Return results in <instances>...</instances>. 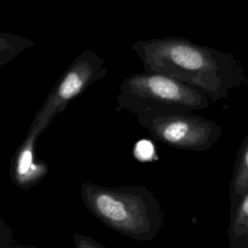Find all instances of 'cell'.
<instances>
[{"label": "cell", "instance_id": "obj_1", "mask_svg": "<svg viewBox=\"0 0 248 248\" xmlns=\"http://www.w3.org/2000/svg\"><path fill=\"white\" fill-rule=\"evenodd\" d=\"M144 72L163 74L203 92L211 103L228 98L232 89L248 84L241 62L232 52L168 36L140 40L131 46Z\"/></svg>", "mask_w": 248, "mask_h": 248}, {"label": "cell", "instance_id": "obj_2", "mask_svg": "<svg viewBox=\"0 0 248 248\" xmlns=\"http://www.w3.org/2000/svg\"><path fill=\"white\" fill-rule=\"evenodd\" d=\"M211 102L202 91L171 77L142 72L122 80L116 95V110L127 109L138 115L147 109L194 111Z\"/></svg>", "mask_w": 248, "mask_h": 248}, {"label": "cell", "instance_id": "obj_3", "mask_svg": "<svg viewBox=\"0 0 248 248\" xmlns=\"http://www.w3.org/2000/svg\"><path fill=\"white\" fill-rule=\"evenodd\" d=\"M137 119L154 140L176 149L205 151L222 135V128L215 121L192 111L147 109Z\"/></svg>", "mask_w": 248, "mask_h": 248}, {"label": "cell", "instance_id": "obj_4", "mask_svg": "<svg viewBox=\"0 0 248 248\" xmlns=\"http://www.w3.org/2000/svg\"><path fill=\"white\" fill-rule=\"evenodd\" d=\"M107 74L108 68L104 59L91 49L83 50L50 89L35 114L25 140L36 141L58 113Z\"/></svg>", "mask_w": 248, "mask_h": 248}, {"label": "cell", "instance_id": "obj_5", "mask_svg": "<svg viewBox=\"0 0 248 248\" xmlns=\"http://www.w3.org/2000/svg\"><path fill=\"white\" fill-rule=\"evenodd\" d=\"M99 214L113 225H123L135 236L153 238L163 225V213L155 197L144 188L124 197V203L109 193H99L94 202Z\"/></svg>", "mask_w": 248, "mask_h": 248}, {"label": "cell", "instance_id": "obj_6", "mask_svg": "<svg viewBox=\"0 0 248 248\" xmlns=\"http://www.w3.org/2000/svg\"><path fill=\"white\" fill-rule=\"evenodd\" d=\"M248 191V135L241 141L232 168L230 184V212L232 213L239 200Z\"/></svg>", "mask_w": 248, "mask_h": 248}, {"label": "cell", "instance_id": "obj_7", "mask_svg": "<svg viewBox=\"0 0 248 248\" xmlns=\"http://www.w3.org/2000/svg\"><path fill=\"white\" fill-rule=\"evenodd\" d=\"M228 240L230 248H248V191L231 213Z\"/></svg>", "mask_w": 248, "mask_h": 248}, {"label": "cell", "instance_id": "obj_8", "mask_svg": "<svg viewBox=\"0 0 248 248\" xmlns=\"http://www.w3.org/2000/svg\"><path fill=\"white\" fill-rule=\"evenodd\" d=\"M35 45V41L21 35L0 32V69Z\"/></svg>", "mask_w": 248, "mask_h": 248}, {"label": "cell", "instance_id": "obj_9", "mask_svg": "<svg viewBox=\"0 0 248 248\" xmlns=\"http://www.w3.org/2000/svg\"><path fill=\"white\" fill-rule=\"evenodd\" d=\"M35 142L24 140L20 145L16 154V171L18 174H26L30 171L32 168L35 169L33 165V152H34Z\"/></svg>", "mask_w": 248, "mask_h": 248}, {"label": "cell", "instance_id": "obj_10", "mask_svg": "<svg viewBox=\"0 0 248 248\" xmlns=\"http://www.w3.org/2000/svg\"><path fill=\"white\" fill-rule=\"evenodd\" d=\"M151 153H152V146L149 144V142H146V141L139 142L137 146V155L140 158L146 160L148 159Z\"/></svg>", "mask_w": 248, "mask_h": 248}, {"label": "cell", "instance_id": "obj_11", "mask_svg": "<svg viewBox=\"0 0 248 248\" xmlns=\"http://www.w3.org/2000/svg\"><path fill=\"white\" fill-rule=\"evenodd\" d=\"M247 1H248V0H247Z\"/></svg>", "mask_w": 248, "mask_h": 248}]
</instances>
